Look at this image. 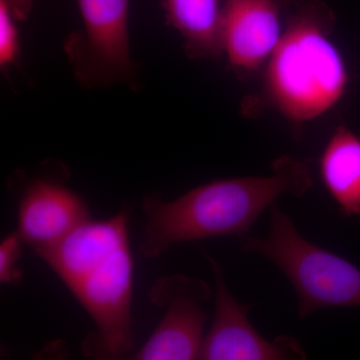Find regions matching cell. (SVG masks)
Instances as JSON below:
<instances>
[{"instance_id": "1", "label": "cell", "mask_w": 360, "mask_h": 360, "mask_svg": "<svg viewBox=\"0 0 360 360\" xmlns=\"http://www.w3.org/2000/svg\"><path fill=\"white\" fill-rule=\"evenodd\" d=\"M86 310L96 326L84 352L120 359L134 348V257L129 217L122 210L108 219H89L39 255Z\"/></svg>"}, {"instance_id": "2", "label": "cell", "mask_w": 360, "mask_h": 360, "mask_svg": "<svg viewBox=\"0 0 360 360\" xmlns=\"http://www.w3.org/2000/svg\"><path fill=\"white\" fill-rule=\"evenodd\" d=\"M266 176L214 180L172 201L160 195L142 203L146 224L141 252L155 258L186 241L236 236L245 238L265 210L285 193L302 196L312 186L309 168L288 156L272 163Z\"/></svg>"}, {"instance_id": "3", "label": "cell", "mask_w": 360, "mask_h": 360, "mask_svg": "<svg viewBox=\"0 0 360 360\" xmlns=\"http://www.w3.org/2000/svg\"><path fill=\"white\" fill-rule=\"evenodd\" d=\"M321 14L305 11L285 26L264 68V97L295 124L321 117L342 101L349 86L347 60Z\"/></svg>"}, {"instance_id": "4", "label": "cell", "mask_w": 360, "mask_h": 360, "mask_svg": "<svg viewBox=\"0 0 360 360\" xmlns=\"http://www.w3.org/2000/svg\"><path fill=\"white\" fill-rule=\"evenodd\" d=\"M243 248L267 258L290 279L300 319L321 309H360L359 267L303 238L276 203L270 207L269 236H246Z\"/></svg>"}, {"instance_id": "5", "label": "cell", "mask_w": 360, "mask_h": 360, "mask_svg": "<svg viewBox=\"0 0 360 360\" xmlns=\"http://www.w3.org/2000/svg\"><path fill=\"white\" fill-rule=\"evenodd\" d=\"M84 32L68 44L78 77L85 84L122 82L132 73L129 0H77Z\"/></svg>"}, {"instance_id": "6", "label": "cell", "mask_w": 360, "mask_h": 360, "mask_svg": "<svg viewBox=\"0 0 360 360\" xmlns=\"http://www.w3.org/2000/svg\"><path fill=\"white\" fill-rule=\"evenodd\" d=\"M149 297L165 309V314L134 359H198L205 336L206 314L202 305L210 297L208 284L186 276H165L156 281Z\"/></svg>"}, {"instance_id": "7", "label": "cell", "mask_w": 360, "mask_h": 360, "mask_svg": "<svg viewBox=\"0 0 360 360\" xmlns=\"http://www.w3.org/2000/svg\"><path fill=\"white\" fill-rule=\"evenodd\" d=\"M205 255L215 279V314L198 359H307V354L295 338L281 335L269 340L255 330L248 315L252 305L241 304L232 296L219 262L207 253Z\"/></svg>"}, {"instance_id": "8", "label": "cell", "mask_w": 360, "mask_h": 360, "mask_svg": "<svg viewBox=\"0 0 360 360\" xmlns=\"http://www.w3.org/2000/svg\"><path fill=\"white\" fill-rule=\"evenodd\" d=\"M84 198L60 180L33 179L18 205V233L37 255L60 241L89 220Z\"/></svg>"}, {"instance_id": "9", "label": "cell", "mask_w": 360, "mask_h": 360, "mask_svg": "<svg viewBox=\"0 0 360 360\" xmlns=\"http://www.w3.org/2000/svg\"><path fill=\"white\" fill-rule=\"evenodd\" d=\"M284 30L276 0H225L221 47L229 65L243 75L265 68Z\"/></svg>"}, {"instance_id": "10", "label": "cell", "mask_w": 360, "mask_h": 360, "mask_svg": "<svg viewBox=\"0 0 360 360\" xmlns=\"http://www.w3.org/2000/svg\"><path fill=\"white\" fill-rule=\"evenodd\" d=\"M319 174L340 212L360 221V135L340 125L322 149Z\"/></svg>"}, {"instance_id": "11", "label": "cell", "mask_w": 360, "mask_h": 360, "mask_svg": "<svg viewBox=\"0 0 360 360\" xmlns=\"http://www.w3.org/2000/svg\"><path fill=\"white\" fill-rule=\"evenodd\" d=\"M165 8L191 56L215 58L222 53L220 0H165Z\"/></svg>"}, {"instance_id": "12", "label": "cell", "mask_w": 360, "mask_h": 360, "mask_svg": "<svg viewBox=\"0 0 360 360\" xmlns=\"http://www.w3.org/2000/svg\"><path fill=\"white\" fill-rule=\"evenodd\" d=\"M21 7L14 0H0V65L7 68L15 63L20 56L18 20Z\"/></svg>"}, {"instance_id": "13", "label": "cell", "mask_w": 360, "mask_h": 360, "mask_svg": "<svg viewBox=\"0 0 360 360\" xmlns=\"http://www.w3.org/2000/svg\"><path fill=\"white\" fill-rule=\"evenodd\" d=\"M22 243H25L18 231L6 236L0 243V281L2 283H18L22 277L18 265Z\"/></svg>"}]
</instances>
